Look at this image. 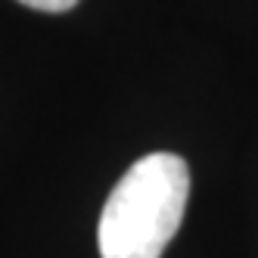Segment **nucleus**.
<instances>
[{
	"instance_id": "obj_2",
	"label": "nucleus",
	"mask_w": 258,
	"mask_h": 258,
	"mask_svg": "<svg viewBox=\"0 0 258 258\" xmlns=\"http://www.w3.org/2000/svg\"><path fill=\"white\" fill-rule=\"evenodd\" d=\"M22 7H31V10H41V13H66L78 4V0H19Z\"/></svg>"
},
{
	"instance_id": "obj_1",
	"label": "nucleus",
	"mask_w": 258,
	"mask_h": 258,
	"mask_svg": "<svg viewBox=\"0 0 258 258\" xmlns=\"http://www.w3.org/2000/svg\"><path fill=\"white\" fill-rule=\"evenodd\" d=\"M190 199V168L174 153L137 159L109 193L97 243L103 258H162Z\"/></svg>"
}]
</instances>
